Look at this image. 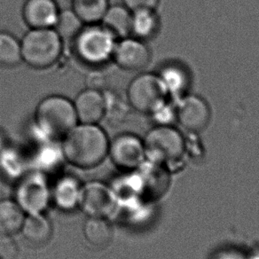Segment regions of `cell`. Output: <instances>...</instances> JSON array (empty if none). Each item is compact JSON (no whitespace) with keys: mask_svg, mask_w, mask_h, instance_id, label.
I'll return each instance as SVG.
<instances>
[{"mask_svg":"<svg viewBox=\"0 0 259 259\" xmlns=\"http://www.w3.org/2000/svg\"><path fill=\"white\" fill-rule=\"evenodd\" d=\"M156 74L162 81L169 99L178 100L189 93L192 87V75L183 63L169 61L162 65Z\"/></svg>","mask_w":259,"mask_h":259,"instance_id":"cell-14","label":"cell"},{"mask_svg":"<svg viewBox=\"0 0 259 259\" xmlns=\"http://www.w3.org/2000/svg\"><path fill=\"white\" fill-rule=\"evenodd\" d=\"M20 233L29 244L43 246L53 237L54 228L45 213L29 214L26 215Z\"/></svg>","mask_w":259,"mask_h":259,"instance_id":"cell-16","label":"cell"},{"mask_svg":"<svg viewBox=\"0 0 259 259\" xmlns=\"http://www.w3.org/2000/svg\"><path fill=\"white\" fill-rule=\"evenodd\" d=\"M109 7L108 0H72V9L84 25L101 23Z\"/></svg>","mask_w":259,"mask_h":259,"instance_id":"cell-23","label":"cell"},{"mask_svg":"<svg viewBox=\"0 0 259 259\" xmlns=\"http://www.w3.org/2000/svg\"><path fill=\"white\" fill-rule=\"evenodd\" d=\"M151 51L145 41L134 36L117 40L112 61L128 72L144 70L151 61Z\"/></svg>","mask_w":259,"mask_h":259,"instance_id":"cell-11","label":"cell"},{"mask_svg":"<svg viewBox=\"0 0 259 259\" xmlns=\"http://www.w3.org/2000/svg\"><path fill=\"white\" fill-rule=\"evenodd\" d=\"M132 13L131 36L147 42L158 35L161 20L156 9H141Z\"/></svg>","mask_w":259,"mask_h":259,"instance_id":"cell-18","label":"cell"},{"mask_svg":"<svg viewBox=\"0 0 259 259\" xmlns=\"http://www.w3.org/2000/svg\"><path fill=\"white\" fill-rule=\"evenodd\" d=\"M29 160L21 152L3 148L0 151V173L8 180H17L29 171Z\"/></svg>","mask_w":259,"mask_h":259,"instance_id":"cell-22","label":"cell"},{"mask_svg":"<svg viewBox=\"0 0 259 259\" xmlns=\"http://www.w3.org/2000/svg\"><path fill=\"white\" fill-rule=\"evenodd\" d=\"M20 43L22 61L32 69H45L59 61L64 41L54 29H29Z\"/></svg>","mask_w":259,"mask_h":259,"instance_id":"cell-4","label":"cell"},{"mask_svg":"<svg viewBox=\"0 0 259 259\" xmlns=\"http://www.w3.org/2000/svg\"><path fill=\"white\" fill-rule=\"evenodd\" d=\"M133 13L123 5L109 6L103 18L101 25L111 31L117 39L131 36Z\"/></svg>","mask_w":259,"mask_h":259,"instance_id":"cell-19","label":"cell"},{"mask_svg":"<svg viewBox=\"0 0 259 259\" xmlns=\"http://www.w3.org/2000/svg\"><path fill=\"white\" fill-rule=\"evenodd\" d=\"M73 104L79 123L98 124L104 118L105 98L101 91L87 88L77 94Z\"/></svg>","mask_w":259,"mask_h":259,"instance_id":"cell-15","label":"cell"},{"mask_svg":"<svg viewBox=\"0 0 259 259\" xmlns=\"http://www.w3.org/2000/svg\"><path fill=\"white\" fill-rule=\"evenodd\" d=\"M83 237L94 248H102L110 244L114 230L106 218L88 217L83 226Z\"/></svg>","mask_w":259,"mask_h":259,"instance_id":"cell-21","label":"cell"},{"mask_svg":"<svg viewBox=\"0 0 259 259\" xmlns=\"http://www.w3.org/2000/svg\"><path fill=\"white\" fill-rule=\"evenodd\" d=\"M177 122L192 134L207 129L211 121V108L208 101L197 94H185L176 100Z\"/></svg>","mask_w":259,"mask_h":259,"instance_id":"cell-9","label":"cell"},{"mask_svg":"<svg viewBox=\"0 0 259 259\" xmlns=\"http://www.w3.org/2000/svg\"><path fill=\"white\" fill-rule=\"evenodd\" d=\"M142 140L146 160L159 165L180 161L187 148L183 134L174 125H155Z\"/></svg>","mask_w":259,"mask_h":259,"instance_id":"cell-5","label":"cell"},{"mask_svg":"<svg viewBox=\"0 0 259 259\" xmlns=\"http://www.w3.org/2000/svg\"><path fill=\"white\" fill-rule=\"evenodd\" d=\"M126 99L132 109L149 115L169 97L156 73L143 72L130 82Z\"/></svg>","mask_w":259,"mask_h":259,"instance_id":"cell-7","label":"cell"},{"mask_svg":"<svg viewBox=\"0 0 259 259\" xmlns=\"http://www.w3.org/2000/svg\"><path fill=\"white\" fill-rule=\"evenodd\" d=\"M84 26L72 9L60 11L57 22L54 29L63 41H71L76 37Z\"/></svg>","mask_w":259,"mask_h":259,"instance_id":"cell-26","label":"cell"},{"mask_svg":"<svg viewBox=\"0 0 259 259\" xmlns=\"http://www.w3.org/2000/svg\"><path fill=\"white\" fill-rule=\"evenodd\" d=\"M56 141L42 142L40 148L35 153V157L32 159L33 164L36 170L43 173L47 177L56 174L61 170L65 161L61 146L55 144Z\"/></svg>","mask_w":259,"mask_h":259,"instance_id":"cell-17","label":"cell"},{"mask_svg":"<svg viewBox=\"0 0 259 259\" xmlns=\"http://www.w3.org/2000/svg\"><path fill=\"white\" fill-rule=\"evenodd\" d=\"M105 98L104 118L111 124H120L124 122L132 109L127 99L122 98L116 92L103 91Z\"/></svg>","mask_w":259,"mask_h":259,"instance_id":"cell-24","label":"cell"},{"mask_svg":"<svg viewBox=\"0 0 259 259\" xmlns=\"http://www.w3.org/2000/svg\"><path fill=\"white\" fill-rule=\"evenodd\" d=\"M83 184L69 173H60L51 185V204L63 212H72L78 208Z\"/></svg>","mask_w":259,"mask_h":259,"instance_id":"cell-12","label":"cell"},{"mask_svg":"<svg viewBox=\"0 0 259 259\" xmlns=\"http://www.w3.org/2000/svg\"><path fill=\"white\" fill-rule=\"evenodd\" d=\"M34 120L44 142L61 141L78 123L73 101L61 95H50L41 100Z\"/></svg>","mask_w":259,"mask_h":259,"instance_id":"cell-2","label":"cell"},{"mask_svg":"<svg viewBox=\"0 0 259 259\" xmlns=\"http://www.w3.org/2000/svg\"><path fill=\"white\" fill-rule=\"evenodd\" d=\"M117 40L101 23L84 25L72 40L73 52L83 64L99 68L111 61Z\"/></svg>","mask_w":259,"mask_h":259,"instance_id":"cell-3","label":"cell"},{"mask_svg":"<svg viewBox=\"0 0 259 259\" xmlns=\"http://www.w3.org/2000/svg\"><path fill=\"white\" fill-rule=\"evenodd\" d=\"M60 11L55 0H26L22 18L29 29H54Z\"/></svg>","mask_w":259,"mask_h":259,"instance_id":"cell-13","label":"cell"},{"mask_svg":"<svg viewBox=\"0 0 259 259\" xmlns=\"http://www.w3.org/2000/svg\"><path fill=\"white\" fill-rule=\"evenodd\" d=\"M161 0H122V5L131 12L141 9H156Z\"/></svg>","mask_w":259,"mask_h":259,"instance_id":"cell-28","label":"cell"},{"mask_svg":"<svg viewBox=\"0 0 259 259\" xmlns=\"http://www.w3.org/2000/svg\"><path fill=\"white\" fill-rule=\"evenodd\" d=\"M215 259H242L240 255H238L234 252L226 251L221 253L215 257Z\"/></svg>","mask_w":259,"mask_h":259,"instance_id":"cell-30","label":"cell"},{"mask_svg":"<svg viewBox=\"0 0 259 259\" xmlns=\"http://www.w3.org/2000/svg\"><path fill=\"white\" fill-rule=\"evenodd\" d=\"M148 116H150L155 125H174L177 122L175 103H172L169 99Z\"/></svg>","mask_w":259,"mask_h":259,"instance_id":"cell-27","label":"cell"},{"mask_svg":"<svg viewBox=\"0 0 259 259\" xmlns=\"http://www.w3.org/2000/svg\"><path fill=\"white\" fill-rule=\"evenodd\" d=\"M108 156L118 169L123 171L136 170L146 161L143 140L136 134H119L109 141Z\"/></svg>","mask_w":259,"mask_h":259,"instance_id":"cell-10","label":"cell"},{"mask_svg":"<svg viewBox=\"0 0 259 259\" xmlns=\"http://www.w3.org/2000/svg\"><path fill=\"white\" fill-rule=\"evenodd\" d=\"M118 201L109 185L101 181L83 184L78 209L87 217L109 219L115 215Z\"/></svg>","mask_w":259,"mask_h":259,"instance_id":"cell-8","label":"cell"},{"mask_svg":"<svg viewBox=\"0 0 259 259\" xmlns=\"http://www.w3.org/2000/svg\"><path fill=\"white\" fill-rule=\"evenodd\" d=\"M65 161L79 169L100 165L108 155L109 139L98 124L77 123L61 140Z\"/></svg>","mask_w":259,"mask_h":259,"instance_id":"cell-1","label":"cell"},{"mask_svg":"<svg viewBox=\"0 0 259 259\" xmlns=\"http://www.w3.org/2000/svg\"><path fill=\"white\" fill-rule=\"evenodd\" d=\"M26 214L14 199L0 200V237L20 233Z\"/></svg>","mask_w":259,"mask_h":259,"instance_id":"cell-20","label":"cell"},{"mask_svg":"<svg viewBox=\"0 0 259 259\" xmlns=\"http://www.w3.org/2000/svg\"><path fill=\"white\" fill-rule=\"evenodd\" d=\"M14 200L26 215L45 213L51 205V184L48 177L29 170L15 182Z\"/></svg>","mask_w":259,"mask_h":259,"instance_id":"cell-6","label":"cell"},{"mask_svg":"<svg viewBox=\"0 0 259 259\" xmlns=\"http://www.w3.org/2000/svg\"><path fill=\"white\" fill-rule=\"evenodd\" d=\"M22 61L20 40L11 33L0 31V65L15 67Z\"/></svg>","mask_w":259,"mask_h":259,"instance_id":"cell-25","label":"cell"},{"mask_svg":"<svg viewBox=\"0 0 259 259\" xmlns=\"http://www.w3.org/2000/svg\"><path fill=\"white\" fill-rule=\"evenodd\" d=\"M85 83H87V88L103 92L106 90L107 77L103 73L94 71L87 76Z\"/></svg>","mask_w":259,"mask_h":259,"instance_id":"cell-29","label":"cell"}]
</instances>
